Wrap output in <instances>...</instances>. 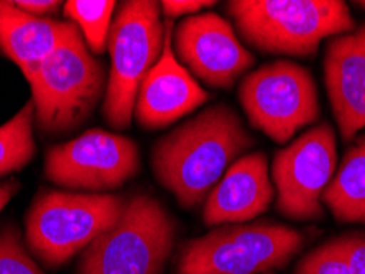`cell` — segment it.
Here are the masks:
<instances>
[{
    "label": "cell",
    "instance_id": "obj_1",
    "mask_svg": "<svg viewBox=\"0 0 365 274\" xmlns=\"http://www.w3.org/2000/svg\"><path fill=\"white\" fill-rule=\"evenodd\" d=\"M254 143L240 117L229 105L217 104L160 138L152 168L160 184L182 207L192 209L206 201L225 171Z\"/></svg>",
    "mask_w": 365,
    "mask_h": 274
},
{
    "label": "cell",
    "instance_id": "obj_2",
    "mask_svg": "<svg viewBox=\"0 0 365 274\" xmlns=\"http://www.w3.org/2000/svg\"><path fill=\"white\" fill-rule=\"evenodd\" d=\"M227 12L244 41L268 55L309 58L323 40L356 30L341 0H232Z\"/></svg>",
    "mask_w": 365,
    "mask_h": 274
},
{
    "label": "cell",
    "instance_id": "obj_3",
    "mask_svg": "<svg viewBox=\"0 0 365 274\" xmlns=\"http://www.w3.org/2000/svg\"><path fill=\"white\" fill-rule=\"evenodd\" d=\"M29 84L36 125L51 137L78 130L98 109L107 89L104 66L73 23Z\"/></svg>",
    "mask_w": 365,
    "mask_h": 274
},
{
    "label": "cell",
    "instance_id": "obj_4",
    "mask_svg": "<svg viewBox=\"0 0 365 274\" xmlns=\"http://www.w3.org/2000/svg\"><path fill=\"white\" fill-rule=\"evenodd\" d=\"M123 206L115 194L43 189L26 214V245L45 266H61L110 228Z\"/></svg>",
    "mask_w": 365,
    "mask_h": 274
},
{
    "label": "cell",
    "instance_id": "obj_5",
    "mask_svg": "<svg viewBox=\"0 0 365 274\" xmlns=\"http://www.w3.org/2000/svg\"><path fill=\"white\" fill-rule=\"evenodd\" d=\"M165 33L160 2L128 0L117 10L107 41L110 69L102 102V115L115 130L130 127L138 89L162 56Z\"/></svg>",
    "mask_w": 365,
    "mask_h": 274
},
{
    "label": "cell",
    "instance_id": "obj_6",
    "mask_svg": "<svg viewBox=\"0 0 365 274\" xmlns=\"http://www.w3.org/2000/svg\"><path fill=\"white\" fill-rule=\"evenodd\" d=\"M176 240V223L157 199H127L117 222L84 250L78 274H162Z\"/></svg>",
    "mask_w": 365,
    "mask_h": 274
},
{
    "label": "cell",
    "instance_id": "obj_7",
    "mask_svg": "<svg viewBox=\"0 0 365 274\" xmlns=\"http://www.w3.org/2000/svg\"><path fill=\"white\" fill-rule=\"evenodd\" d=\"M303 245V233L284 225H222L182 246L176 274H265L289 263Z\"/></svg>",
    "mask_w": 365,
    "mask_h": 274
},
{
    "label": "cell",
    "instance_id": "obj_8",
    "mask_svg": "<svg viewBox=\"0 0 365 274\" xmlns=\"http://www.w3.org/2000/svg\"><path fill=\"white\" fill-rule=\"evenodd\" d=\"M239 99L250 125L275 143H288L319 118L318 88L308 69L293 61H273L247 74Z\"/></svg>",
    "mask_w": 365,
    "mask_h": 274
},
{
    "label": "cell",
    "instance_id": "obj_9",
    "mask_svg": "<svg viewBox=\"0 0 365 274\" xmlns=\"http://www.w3.org/2000/svg\"><path fill=\"white\" fill-rule=\"evenodd\" d=\"M140 169L138 147L132 138L101 128L50 148L45 176L53 184L89 194L119 189Z\"/></svg>",
    "mask_w": 365,
    "mask_h": 274
},
{
    "label": "cell",
    "instance_id": "obj_10",
    "mask_svg": "<svg viewBox=\"0 0 365 274\" xmlns=\"http://www.w3.org/2000/svg\"><path fill=\"white\" fill-rule=\"evenodd\" d=\"M337 168L336 133L329 123L309 128L275 154L272 179L277 209L293 220H321L323 196Z\"/></svg>",
    "mask_w": 365,
    "mask_h": 274
},
{
    "label": "cell",
    "instance_id": "obj_11",
    "mask_svg": "<svg viewBox=\"0 0 365 274\" xmlns=\"http://www.w3.org/2000/svg\"><path fill=\"white\" fill-rule=\"evenodd\" d=\"M173 50L187 71L216 89H230L255 64L232 25L212 12L192 15L178 23Z\"/></svg>",
    "mask_w": 365,
    "mask_h": 274
},
{
    "label": "cell",
    "instance_id": "obj_12",
    "mask_svg": "<svg viewBox=\"0 0 365 274\" xmlns=\"http://www.w3.org/2000/svg\"><path fill=\"white\" fill-rule=\"evenodd\" d=\"M207 99V90L201 88L195 76L176 58L171 23L166 20L162 56L150 69L138 89L133 112L137 122L148 130H158L191 114L197 107L206 104Z\"/></svg>",
    "mask_w": 365,
    "mask_h": 274
},
{
    "label": "cell",
    "instance_id": "obj_13",
    "mask_svg": "<svg viewBox=\"0 0 365 274\" xmlns=\"http://www.w3.org/2000/svg\"><path fill=\"white\" fill-rule=\"evenodd\" d=\"M324 80L341 137L351 142L365 128V23L329 41Z\"/></svg>",
    "mask_w": 365,
    "mask_h": 274
},
{
    "label": "cell",
    "instance_id": "obj_14",
    "mask_svg": "<svg viewBox=\"0 0 365 274\" xmlns=\"http://www.w3.org/2000/svg\"><path fill=\"white\" fill-rule=\"evenodd\" d=\"M273 196L275 187L268 174L265 153L244 154L225 171L222 179L204 201V223L216 227L247 222L267 212Z\"/></svg>",
    "mask_w": 365,
    "mask_h": 274
},
{
    "label": "cell",
    "instance_id": "obj_15",
    "mask_svg": "<svg viewBox=\"0 0 365 274\" xmlns=\"http://www.w3.org/2000/svg\"><path fill=\"white\" fill-rule=\"evenodd\" d=\"M71 26L68 20L29 15L7 0H0V51L21 69L29 80Z\"/></svg>",
    "mask_w": 365,
    "mask_h": 274
},
{
    "label": "cell",
    "instance_id": "obj_16",
    "mask_svg": "<svg viewBox=\"0 0 365 274\" xmlns=\"http://www.w3.org/2000/svg\"><path fill=\"white\" fill-rule=\"evenodd\" d=\"M323 202L339 222L365 223V135L349 147Z\"/></svg>",
    "mask_w": 365,
    "mask_h": 274
},
{
    "label": "cell",
    "instance_id": "obj_17",
    "mask_svg": "<svg viewBox=\"0 0 365 274\" xmlns=\"http://www.w3.org/2000/svg\"><path fill=\"white\" fill-rule=\"evenodd\" d=\"M34 122L35 107L30 100L0 127V177L25 168L35 157Z\"/></svg>",
    "mask_w": 365,
    "mask_h": 274
},
{
    "label": "cell",
    "instance_id": "obj_18",
    "mask_svg": "<svg viewBox=\"0 0 365 274\" xmlns=\"http://www.w3.org/2000/svg\"><path fill=\"white\" fill-rule=\"evenodd\" d=\"M115 9L114 0H68L63 4L64 17L81 31L86 46L94 55L107 50Z\"/></svg>",
    "mask_w": 365,
    "mask_h": 274
},
{
    "label": "cell",
    "instance_id": "obj_19",
    "mask_svg": "<svg viewBox=\"0 0 365 274\" xmlns=\"http://www.w3.org/2000/svg\"><path fill=\"white\" fill-rule=\"evenodd\" d=\"M0 274H45L25 250L15 225L0 230Z\"/></svg>",
    "mask_w": 365,
    "mask_h": 274
},
{
    "label": "cell",
    "instance_id": "obj_20",
    "mask_svg": "<svg viewBox=\"0 0 365 274\" xmlns=\"http://www.w3.org/2000/svg\"><path fill=\"white\" fill-rule=\"evenodd\" d=\"M294 274H352L341 240H331L306 255Z\"/></svg>",
    "mask_w": 365,
    "mask_h": 274
},
{
    "label": "cell",
    "instance_id": "obj_21",
    "mask_svg": "<svg viewBox=\"0 0 365 274\" xmlns=\"http://www.w3.org/2000/svg\"><path fill=\"white\" fill-rule=\"evenodd\" d=\"M339 240L352 274H365V233H351Z\"/></svg>",
    "mask_w": 365,
    "mask_h": 274
},
{
    "label": "cell",
    "instance_id": "obj_22",
    "mask_svg": "<svg viewBox=\"0 0 365 274\" xmlns=\"http://www.w3.org/2000/svg\"><path fill=\"white\" fill-rule=\"evenodd\" d=\"M211 5H216V2H207V0H165V2H160L166 20L186 17V15L192 17V15H197L200 10L209 9Z\"/></svg>",
    "mask_w": 365,
    "mask_h": 274
},
{
    "label": "cell",
    "instance_id": "obj_23",
    "mask_svg": "<svg viewBox=\"0 0 365 274\" xmlns=\"http://www.w3.org/2000/svg\"><path fill=\"white\" fill-rule=\"evenodd\" d=\"M14 4L21 12L40 19H48V15H55L63 5L58 0H15Z\"/></svg>",
    "mask_w": 365,
    "mask_h": 274
},
{
    "label": "cell",
    "instance_id": "obj_24",
    "mask_svg": "<svg viewBox=\"0 0 365 274\" xmlns=\"http://www.w3.org/2000/svg\"><path fill=\"white\" fill-rule=\"evenodd\" d=\"M19 189H20V184L19 181L15 179H9L0 184V212H2V209L10 202V199L17 194Z\"/></svg>",
    "mask_w": 365,
    "mask_h": 274
},
{
    "label": "cell",
    "instance_id": "obj_25",
    "mask_svg": "<svg viewBox=\"0 0 365 274\" xmlns=\"http://www.w3.org/2000/svg\"><path fill=\"white\" fill-rule=\"evenodd\" d=\"M356 5H359V7H362L365 10V2H356Z\"/></svg>",
    "mask_w": 365,
    "mask_h": 274
},
{
    "label": "cell",
    "instance_id": "obj_26",
    "mask_svg": "<svg viewBox=\"0 0 365 274\" xmlns=\"http://www.w3.org/2000/svg\"><path fill=\"white\" fill-rule=\"evenodd\" d=\"M265 274H273V273H272V271H270V273H265Z\"/></svg>",
    "mask_w": 365,
    "mask_h": 274
}]
</instances>
